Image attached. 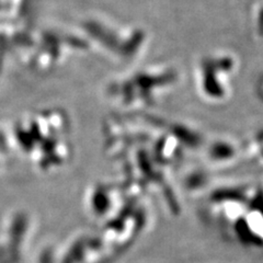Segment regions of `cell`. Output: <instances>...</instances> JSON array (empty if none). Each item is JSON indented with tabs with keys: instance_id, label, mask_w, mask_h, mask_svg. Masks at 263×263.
Here are the masks:
<instances>
[{
	"instance_id": "1",
	"label": "cell",
	"mask_w": 263,
	"mask_h": 263,
	"mask_svg": "<svg viewBox=\"0 0 263 263\" xmlns=\"http://www.w3.org/2000/svg\"><path fill=\"white\" fill-rule=\"evenodd\" d=\"M239 71V60L229 51L204 54L194 68V85L197 95L212 105L223 104L233 95L234 82Z\"/></svg>"
},
{
	"instance_id": "2",
	"label": "cell",
	"mask_w": 263,
	"mask_h": 263,
	"mask_svg": "<svg viewBox=\"0 0 263 263\" xmlns=\"http://www.w3.org/2000/svg\"><path fill=\"white\" fill-rule=\"evenodd\" d=\"M242 156L241 145L228 138L214 141L208 148L206 159L210 164L216 167L230 166Z\"/></svg>"
},
{
	"instance_id": "3",
	"label": "cell",
	"mask_w": 263,
	"mask_h": 263,
	"mask_svg": "<svg viewBox=\"0 0 263 263\" xmlns=\"http://www.w3.org/2000/svg\"><path fill=\"white\" fill-rule=\"evenodd\" d=\"M242 156L263 167V126L252 130L241 145Z\"/></svg>"
},
{
	"instance_id": "4",
	"label": "cell",
	"mask_w": 263,
	"mask_h": 263,
	"mask_svg": "<svg viewBox=\"0 0 263 263\" xmlns=\"http://www.w3.org/2000/svg\"><path fill=\"white\" fill-rule=\"evenodd\" d=\"M253 22L256 24V30L258 34L263 37V0H258L254 5L253 10Z\"/></svg>"
},
{
	"instance_id": "5",
	"label": "cell",
	"mask_w": 263,
	"mask_h": 263,
	"mask_svg": "<svg viewBox=\"0 0 263 263\" xmlns=\"http://www.w3.org/2000/svg\"><path fill=\"white\" fill-rule=\"evenodd\" d=\"M257 92H258V96L260 97L261 100L263 101V73H262V76L260 77V80H259V82H258Z\"/></svg>"
}]
</instances>
